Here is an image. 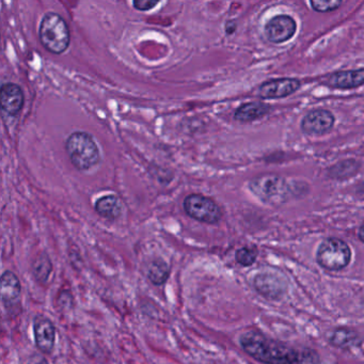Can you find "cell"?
Listing matches in <instances>:
<instances>
[{
	"mask_svg": "<svg viewBox=\"0 0 364 364\" xmlns=\"http://www.w3.org/2000/svg\"><path fill=\"white\" fill-rule=\"evenodd\" d=\"M241 349L263 364H321V356L311 347H296L267 337L257 331L239 335Z\"/></svg>",
	"mask_w": 364,
	"mask_h": 364,
	"instance_id": "cell-1",
	"label": "cell"
},
{
	"mask_svg": "<svg viewBox=\"0 0 364 364\" xmlns=\"http://www.w3.org/2000/svg\"><path fill=\"white\" fill-rule=\"evenodd\" d=\"M40 41L48 53L63 54L71 42V33L63 17L56 12H47L42 19L39 29Z\"/></svg>",
	"mask_w": 364,
	"mask_h": 364,
	"instance_id": "cell-2",
	"label": "cell"
},
{
	"mask_svg": "<svg viewBox=\"0 0 364 364\" xmlns=\"http://www.w3.org/2000/svg\"><path fill=\"white\" fill-rule=\"evenodd\" d=\"M66 151L77 170L86 171L100 164V153L96 140L86 132H74L66 142Z\"/></svg>",
	"mask_w": 364,
	"mask_h": 364,
	"instance_id": "cell-3",
	"label": "cell"
},
{
	"mask_svg": "<svg viewBox=\"0 0 364 364\" xmlns=\"http://www.w3.org/2000/svg\"><path fill=\"white\" fill-rule=\"evenodd\" d=\"M353 251L349 245L338 237H328L319 244L317 250V265L327 271H344L351 264Z\"/></svg>",
	"mask_w": 364,
	"mask_h": 364,
	"instance_id": "cell-4",
	"label": "cell"
},
{
	"mask_svg": "<svg viewBox=\"0 0 364 364\" xmlns=\"http://www.w3.org/2000/svg\"><path fill=\"white\" fill-rule=\"evenodd\" d=\"M249 188L259 200L268 204H282L293 196L291 184L275 174H263L252 179Z\"/></svg>",
	"mask_w": 364,
	"mask_h": 364,
	"instance_id": "cell-5",
	"label": "cell"
},
{
	"mask_svg": "<svg viewBox=\"0 0 364 364\" xmlns=\"http://www.w3.org/2000/svg\"><path fill=\"white\" fill-rule=\"evenodd\" d=\"M185 213L190 218L207 225H216L222 218L220 206L213 199L201 194H192L185 198Z\"/></svg>",
	"mask_w": 364,
	"mask_h": 364,
	"instance_id": "cell-6",
	"label": "cell"
},
{
	"mask_svg": "<svg viewBox=\"0 0 364 364\" xmlns=\"http://www.w3.org/2000/svg\"><path fill=\"white\" fill-rule=\"evenodd\" d=\"M252 287L259 296L269 301H282L289 291L287 277L277 271H259L253 277Z\"/></svg>",
	"mask_w": 364,
	"mask_h": 364,
	"instance_id": "cell-7",
	"label": "cell"
},
{
	"mask_svg": "<svg viewBox=\"0 0 364 364\" xmlns=\"http://www.w3.org/2000/svg\"><path fill=\"white\" fill-rule=\"evenodd\" d=\"M296 31V21L287 14L273 16L264 26L265 37L273 44H282L289 41Z\"/></svg>",
	"mask_w": 364,
	"mask_h": 364,
	"instance_id": "cell-8",
	"label": "cell"
},
{
	"mask_svg": "<svg viewBox=\"0 0 364 364\" xmlns=\"http://www.w3.org/2000/svg\"><path fill=\"white\" fill-rule=\"evenodd\" d=\"M335 123V118L333 112L326 109H314L303 116L301 128L308 136H323L333 130Z\"/></svg>",
	"mask_w": 364,
	"mask_h": 364,
	"instance_id": "cell-9",
	"label": "cell"
},
{
	"mask_svg": "<svg viewBox=\"0 0 364 364\" xmlns=\"http://www.w3.org/2000/svg\"><path fill=\"white\" fill-rule=\"evenodd\" d=\"M34 342L39 351L45 355L53 353L56 343V327L45 315L39 314L33 319Z\"/></svg>",
	"mask_w": 364,
	"mask_h": 364,
	"instance_id": "cell-10",
	"label": "cell"
},
{
	"mask_svg": "<svg viewBox=\"0 0 364 364\" xmlns=\"http://www.w3.org/2000/svg\"><path fill=\"white\" fill-rule=\"evenodd\" d=\"M301 86V82L296 78H277L263 82L257 93L264 100H275L291 96L298 91Z\"/></svg>",
	"mask_w": 364,
	"mask_h": 364,
	"instance_id": "cell-11",
	"label": "cell"
},
{
	"mask_svg": "<svg viewBox=\"0 0 364 364\" xmlns=\"http://www.w3.org/2000/svg\"><path fill=\"white\" fill-rule=\"evenodd\" d=\"M0 295L3 307L9 311L21 303L22 285L19 277L11 271H6L0 281Z\"/></svg>",
	"mask_w": 364,
	"mask_h": 364,
	"instance_id": "cell-12",
	"label": "cell"
},
{
	"mask_svg": "<svg viewBox=\"0 0 364 364\" xmlns=\"http://www.w3.org/2000/svg\"><path fill=\"white\" fill-rule=\"evenodd\" d=\"M25 103V96L19 84L14 82H7L1 86L0 89V104L1 109L9 114L16 116L23 109Z\"/></svg>",
	"mask_w": 364,
	"mask_h": 364,
	"instance_id": "cell-13",
	"label": "cell"
},
{
	"mask_svg": "<svg viewBox=\"0 0 364 364\" xmlns=\"http://www.w3.org/2000/svg\"><path fill=\"white\" fill-rule=\"evenodd\" d=\"M326 84L335 89L349 90L364 84V68L339 71L331 74Z\"/></svg>",
	"mask_w": 364,
	"mask_h": 364,
	"instance_id": "cell-14",
	"label": "cell"
},
{
	"mask_svg": "<svg viewBox=\"0 0 364 364\" xmlns=\"http://www.w3.org/2000/svg\"><path fill=\"white\" fill-rule=\"evenodd\" d=\"M327 341L333 347L345 351L360 344L361 337L353 328L338 327L328 333Z\"/></svg>",
	"mask_w": 364,
	"mask_h": 364,
	"instance_id": "cell-15",
	"label": "cell"
},
{
	"mask_svg": "<svg viewBox=\"0 0 364 364\" xmlns=\"http://www.w3.org/2000/svg\"><path fill=\"white\" fill-rule=\"evenodd\" d=\"M96 212L103 218L114 221L120 218L123 212V204L116 195L100 197L94 204Z\"/></svg>",
	"mask_w": 364,
	"mask_h": 364,
	"instance_id": "cell-16",
	"label": "cell"
},
{
	"mask_svg": "<svg viewBox=\"0 0 364 364\" xmlns=\"http://www.w3.org/2000/svg\"><path fill=\"white\" fill-rule=\"evenodd\" d=\"M269 110H271V107L264 103H246L237 108L234 114V119L241 123H249V122L264 118L266 114H269Z\"/></svg>",
	"mask_w": 364,
	"mask_h": 364,
	"instance_id": "cell-17",
	"label": "cell"
},
{
	"mask_svg": "<svg viewBox=\"0 0 364 364\" xmlns=\"http://www.w3.org/2000/svg\"><path fill=\"white\" fill-rule=\"evenodd\" d=\"M32 275L40 285H45L53 273V263L47 253L42 252L33 259L31 265Z\"/></svg>",
	"mask_w": 364,
	"mask_h": 364,
	"instance_id": "cell-18",
	"label": "cell"
},
{
	"mask_svg": "<svg viewBox=\"0 0 364 364\" xmlns=\"http://www.w3.org/2000/svg\"><path fill=\"white\" fill-rule=\"evenodd\" d=\"M360 167L361 165L357 160H342L328 169V176L335 181L349 180L359 172Z\"/></svg>",
	"mask_w": 364,
	"mask_h": 364,
	"instance_id": "cell-19",
	"label": "cell"
},
{
	"mask_svg": "<svg viewBox=\"0 0 364 364\" xmlns=\"http://www.w3.org/2000/svg\"><path fill=\"white\" fill-rule=\"evenodd\" d=\"M171 269L168 263L165 262L164 259H156L149 265L146 275L152 285L160 287L168 281Z\"/></svg>",
	"mask_w": 364,
	"mask_h": 364,
	"instance_id": "cell-20",
	"label": "cell"
},
{
	"mask_svg": "<svg viewBox=\"0 0 364 364\" xmlns=\"http://www.w3.org/2000/svg\"><path fill=\"white\" fill-rule=\"evenodd\" d=\"M259 257V250L255 247H243L235 252V259L244 267L252 266Z\"/></svg>",
	"mask_w": 364,
	"mask_h": 364,
	"instance_id": "cell-21",
	"label": "cell"
},
{
	"mask_svg": "<svg viewBox=\"0 0 364 364\" xmlns=\"http://www.w3.org/2000/svg\"><path fill=\"white\" fill-rule=\"evenodd\" d=\"M312 9L314 11L319 12V13H327V12L335 11L339 9L343 1L338 0V1H324V0H312L311 3Z\"/></svg>",
	"mask_w": 364,
	"mask_h": 364,
	"instance_id": "cell-22",
	"label": "cell"
},
{
	"mask_svg": "<svg viewBox=\"0 0 364 364\" xmlns=\"http://www.w3.org/2000/svg\"><path fill=\"white\" fill-rule=\"evenodd\" d=\"M160 3L158 0H135L132 3L135 9L139 10V11H149L153 9Z\"/></svg>",
	"mask_w": 364,
	"mask_h": 364,
	"instance_id": "cell-23",
	"label": "cell"
},
{
	"mask_svg": "<svg viewBox=\"0 0 364 364\" xmlns=\"http://www.w3.org/2000/svg\"><path fill=\"white\" fill-rule=\"evenodd\" d=\"M58 303H59L61 309H68L70 305H73V297H72V294L68 291H61V293L59 294Z\"/></svg>",
	"mask_w": 364,
	"mask_h": 364,
	"instance_id": "cell-24",
	"label": "cell"
},
{
	"mask_svg": "<svg viewBox=\"0 0 364 364\" xmlns=\"http://www.w3.org/2000/svg\"><path fill=\"white\" fill-rule=\"evenodd\" d=\"M27 364H50L47 359L41 354H33L28 360Z\"/></svg>",
	"mask_w": 364,
	"mask_h": 364,
	"instance_id": "cell-25",
	"label": "cell"
},
{
	"mask_svg": "<svg viewBox=\"0 0 364 364\" xmlns=\"http://www.w3.org/2000/svg\"><path fill=\"white\" fill-rule=\"evenodd\" d=\"M236 30V23L234 21H229L225 24V32L228 34H232Z\"/></svg>",
	"mask_w": 364,
	"mask_h": 364,
	"instance_id": "cell-26",
	"label": "cell"
},
{
	"mask_svg": "<svg viewBox=\"0 0 364 364\" xmlns=\"http://www.w3.org/2000/svg\"><path fill=\"white\" fill-rule=\"evenodd\" d=\"M358 237H359L360 241L364 245V225L360 227L358 230Z\"/></svg>",
	"mask_w": 364,
	"mask_h": 364,
	"instance_id": "cell-27",
	"label": "cell"
}]
</instances>
